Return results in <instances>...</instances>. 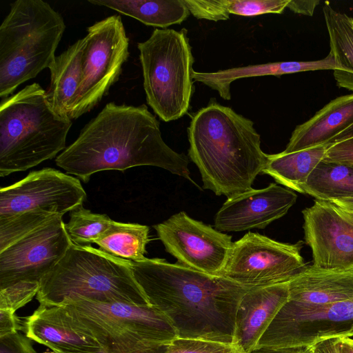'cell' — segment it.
I'll return each instance as SVG.
<instances>
[{"mask_svg":"<svg viewBox=\"0 0 353 353\" xmlns=\"http://www.w3.org/2000/svg\"><path fill=\"white\" fill-rule=\"evenodd\" d=\"M303 216L313 265L322 269L353 266V212L331 201L316 200L303 210Z\"/></svg>","mask_w":353,"mask_h":353,"instance_id":"obj_15","label":"cell"},{"mask_svg":"<svg viewBox=\"0 0 353 353\" xmlns=\"http://www.w3.org/2000/svg\"><path fill=\"white\" fill-rule=\"evenodd\" d=\"M319 3V0H290L287 8L296 14L311 17Z\"/></svg>","mask_w":353,"mask_h":353,"instance_id":"obj_37","label":"cell"},{"mask_svg":"<svg viewBox=\"0 0 353 353\" xmlns=\"http://www.w3.org/2000/svg\"><path fill=\"white\" fill-rule=\"evenodd\" d=\"M72 120L56 113L37 83L0 103V176L25 171L65 148Z\"/></svg>","mask_w":353,"mask_h":353,"instance_id":"obj_4","label":"cell"},{"mask_svg":"<svg viewBox=\"0 0 353 353\" xmlns=\"http://www.w3.org/2000/svg\"><path fill=\"white\" fill-rule=\"evenodd\" d=\"M113 220L107 214L92 212L83 205L70 212L65 230L74 244L90 245L109 228Z\"/></svg>","mask_w":353,"mask_h":353,"instance_id":"obj_28","label":"cell"},{"mask_svg":"<svg viewBox=\"0 0 353 353\" xmlns=\"http://www.w3.org/2000/svg\"><path fill=\"white\" fill-rule=\"evenodd\" d=\"M336 205L351 212H353V197L330 201Z\"/></svg>","mask_w":353,"mask_h":353,"instance_id":"obj_43","label":"cell"},{"mask_svg":"<svg viewBox=\"0 0 353 353\" xmlns=\"http://www.w3.org/2000/svg\"><path fill=\"white\" fill-rule=\"evenodd\" d=\"M187 33L156 28L137 44L147 103L165 122L182 117L190 107L194 57Z\"/></svg>","mask_w":353,"mask_h":353,"instance_id":"obj_8","label":"cell"},{"mask_svg":"<svg viewBox=\"0 0 353 353\" xmlns=\"http://www.w3.org/2000/svg\"><path fill=\"white\" fill-rule=\"evenodd\" d=\"M43 353H54V352H45Z\"/></svg>","mask_w":353,"mask_h":353,"instance_id":"obj_46","label":"cell"},{"mask_svg":"<svg viewBox=\"0 0 353 353\" xmlns=\"http://www.w3.org/2000/svg\"><path fill=\"white\" fill-rule=\"evenodd\" d=\"M323 159L353 164V137L338 143L327 144Z\"/></svg>","mask_w":353,"mask_h":353,"instance_id":"obj_35","label":"cell"},{"mask_svg":"<svg viewBox=\"0 0 353 353\" xmlns=\"http://www.w3.org/2000/svg\"><path fill=\"white\" fill-rule=\"evenodd\" d=\"M303 353H316L314 345L305 347Z\"/></svg>","mask_w":353,"mask_h":353,"instance_id":"obj_44","label":"cell"},{"mask_svg":"<svg viewBox=\"0 0 353 353\" xmlns=\"http://www.w3.org/2000/svg\"><path fill=\"white\" fill-rule=\"evenodd\" d=\"M78 298L150 305L134 279L130 261L91 245L72 243L41 281L36 299L41 305H58L65 300Z\"/></svg>","mask_w":353,"mask_h":353,"instance_id":"obj_5","label":"cell"},{"mask_svg":"<svg viewBox=\"0 0 353 353\" xmlns=\"http://www.w3.org/2000/svg\"><path fill=\"white\" fill-rule=\"evenodd\" d=\"M88 2L114 10L145 25L162 29L181 23L190 14L183 0H88Z\"/></svg>","mask_w":353,"mask_h":353,"instance_id":"obj_24","label":"cell"},{"mask_svg":"<svg viewBox=\"0 0 353 353\" xmlns=\"http://www.w3.org/2000/svg\"><path fill=\"white\" fill-rule=\"evenodd\" d=\"M55 163L84 183L98 172L150 165L198 186L190 177L187 156L164 142L159 122L145 104L107 103L56 157Z\"/></svg>","mask_w":353,"mask_h":353,"instance_id":"obj_1","label":"cell"},{"mask_svg":"<svg viewBox=\"0 0 353 353\" xmlns=\"http://www.w3.org/2000/svg\"><path fill=\"white\" fill-rule=\"evenodd\" d=\"M76 327L106 351H130L168 344L177 337L168 319L151 305L104 303L84 298L59 305Z\"/></svg>","mask_w":353,"mask_h":353,"instance_id":"obj_7","label":"cell"},{"mask_svg":"<svg viewBox=\"0 0 353 353\" xmlns=\"http://www.w3.org/2000/svg\"><path fill=\"white\" fill-rule=\"evenodd\" d=\"M82 77L70 114L76 119L90 112L119 79L129 57V39L120 15L108 17L87 28Z\"/></svg>","mask_w":353,"mask_h":353,"instance_id":"obj_9","label":"cell"},{"mask_svg":"<svg viewBox=\"0 0 353 353\" xmlns=\"http://www.w3.org/2000/svg\"><path fill=\"white\" fill-rule=\"evenodd\" d=\"M336 68L335 59L329 52L320 60L309 61H283L232 68L217 72L192 71V78L217 91L225 100L231 99L230 85L239 79L261 76H281L286 74Z\"/></svg>","mask_w":353,"mask_h":353,"instance_id":"obj_21","label":"cell"},{"mask_svg":"<svg viewBox=\"0 0 353 353\" xmlns=\"http://www.w3.org/2000/svg\"><path fill=\"white\" fill-rule=\"evenodd\" d=\"M313 345L316 353H343L339 337L325 339Z\"/></svg>","mask_w":353,"mask_h":353,"instance_id":"obj_38","label":"cell"},{"mask_svg":"<svg viewBox=\"0 0 353 353\" xmlns=\"http://www.w3.org/2000/svg\"><path fill=\"white\" fill-rule=\"evenodd\" d=\"M168 344H159L152 347L137 349L130 351H106L103 349L92 353H165ZM63 353V352H54Z\"/></svg>","mask_w":353,"mask_h":353,"instance_id":"obj_39","label":"cell"},{"mask_svg":"<svg viewBox=\"0 0 353 353\" xmlns=\"http://www.w3.org/2000/svg\"><path fill=\"white\" fill-rule=\"evenodd\" d=\"M188 136V156L203 188L217 196L230 199L250 190L267 163L252 121L214 101L193 115Z\"/></svg>","mask_w":353,"mask_h":353,"instance_id":"obj_3","label":"cell"},{"mask_svg":"<svg viewBox=\"0 0 353 353\" xmlns=\"http://www.w3.org/2000/svg\"><path fill=\"white\" fill-rule=\"evenodd\" d=\"M341 348L343 353H353V336L339 337Z\"/></svg>","mask_w":353,"mask_h":353,"instance_id":"obj_42","label":"cell"},{"mask_svg":"<svg viewBox=\"0 0 353 353\" xmlns=\"http://www.w3.org/2000/svg\"><path fill=\"white\" fill-rule=\"evenodd\" d=\"M303 244L249 232L232 243L220 276L247 288L289 283L307 268L301 254Z\"/></svg>","mask_w":353,"mask_h":353,"instance_id":"obj_10","label":"cell"},{"mask_svg":"<svg viewBox=\"0 0 353 353\" xmlns=\"http://www.w3.org/2000/svg\"><path fill=\"white\" fill-rule=\"evenodd\" d=\"M304 348H274L256 347L249 353H303Z\"/></svg>","mask_w":353,"mask_h":353,"instance_id":"obj_40","label":"cell"},{"mask_svg":"<svg viewBox=\"0 0 353 353\" xmlns=\"http://www.w3.org/2000/svg\"><path fill=\"white\" fill-rule=\"evenodd\" d=\"M352 328L353 299L324 305L288 300L256 347L305 348L325 339L345 336Z\"/></svg>","mask_w":353,"mask_h":353,"instance_id":"obj_11","label":"cell"},{"mask_svg":"<svg viewBox=\"0 0 353 353\" xmlns=\"http://www.w3.org/2000/svg\"><path fill=\"white\" fill-rule=\"evenodd\" d=\"M40 283L19 281L0 289V309L15 312L37 296Z\"/></svg>","mask_w":353,"mask_h":353,"instance_id":"obj_32","label":"cell"},{"mask_svg":"<svg viewBox=\"0 0 353 353\" xmlns=\"http://www.w3.org/2000/svg\"><path fill=\"white\" fill-rule=\"evenodd\" d=\"M353 137V124L333 138L327 144L338 143Z\"/></svg>","mask_w":353,"mask_h":353,"instance_id":"obj_41","label":"cell"},{"mask_svg":"<svg viewBox=\"0 0 353 353\" xmlns=\"http://www.w3.org/2000/svg\"><path fill=\"white\" fill-rule=\"evenodd\" d=\"M84 44V37L77 40L56 56L48 68L50 83L47 98L54 111L62 117H69L79 88Z\"/></svg>","mask_w":353,"mask_h":353,"instance_id":"obj_22","label":"cell"},{"mask_svg":"<svg viewBox=\"0 0 353 353\" xmlns=\"http://www.w3.org/2000/svg\"><path fill=\"white\" fill-rule=\"evenodd\" d=\"M345 336H353V328L347 333Z\"/></svg>","mask_w":353,"mask_h":353,"instance_id":"obj_45","label":"cell"},{"mask_svg":"<svg viewBox=\"0 0 353 353\" xmlns=\"http://www.w3.org/2000/svg\"><path fill=\"white\" fill-rule=\"evenodd\" d=\"M87 194L79 179L46 168L0 189V219L34 210L63 216L83 205Z\"/></svg>","mask_w":353,"mask_h":353,"instance_id":"obj_13","label":"cell"},{"mask_svg":"<svg viewBox=\"0 0 353 353\" xmlns=\"http://www.w3.org/2000/svg\"><path fill=\"white\" fill-rule=\"evenodd\" d=\"M153 227L165 250L177 263L220 276L233 243L232 236L192 219L183 211Z\"/></svg>","mask_w":353,"mask_h":353,"instance_id":"obj_12","label":"cell"},{"mask_svg":"<svg viewBox=\"0 0 353 353\" xmlns=\"http://www.w3.org/2000/svg\"><path fill=\"white\" fill-rule=\"evenodd\" d=\"M0 353H37L32 340L19 332L0 337Z\"/></svg>","mask_w":353,"mask_h":353,"instance_id":"obj_34","label":"cell"},{"mask_svg":"<svg viewBox=\"0 0 353 353\" xmlns=\"http://www.w3.org/2000/svg\"><path fill=\"white\" fill-rule=\"evenodd\" d=\"M24 319L25 334L54 352L92 353L102 349L94 338L74 325L61 305L39 304Z\"/></svg>","mask_w":353,"mask_h":353,"instance_id":"obj_18","label":"cell"},{"mask_svg":"<svg viewBox=\"0 0 353 353\" xmlns=\"http://www.w3.org/2000/svg\"><path fill=\"white\" fill-rule=\"evenodd\" d=\"M353 124V94L330 101L307 121L296 125L284 152L327 144Z\"/></svg>","mask_w":353,"mask_h":353,"instance_id":"obj_20","label":"cell"},{"mask_svg":"<svg viewBox=\"0 0 353 353\" xmlns=\"http://www.w3.org/2000/svg\"><path fill=\"white\" fill-rule=\"evenodd\" d=\"M327 144L293 152L268 154L262 173L276 183L303 194V186L316 165L324 159Z\"/></svg>","mask_w":353,"mask_h":353,"instance_id":"obj_25","label":"cell"},{"mask_svg":"<svg viewBox=\"0 0 353 353\" xmlns=\"http://www.w3.org/2000/svg\"><path fill=\"white\" fill-rule=\"evenodd\" d=\"M165 353H242L234 344L199 339L176 337Z\"/></svg>","mask_w":353,"mask_h":353,"instance_id":"obj_30","label":"cell"},{"mask_svg":"<svg viewBox=\"0 0 353 353\" xmlns=\"http://www.w3.org/2000/svg\"><path fill=\"white\" fill-rule=\"evenodd\" d=\"M316 200L330 201L353 197V164L323 159L302 188Z\"/></svg>","mask_w":353,"mask_h":353,"instance_id":"obj_26","label":"cell"},{"mask_svg":"<svg viewBox=\"0 0 353 353\" xmlns=\"http://www.w3.org/2000/svg\"><path fill=\"white\" fill-rule=\"evenodd\" d=\"M289 299L288 283L251 288L242 297L236 314L233 343L249 353Z\"/></svg>","mask_w":353,"mask_h":353,"instance_id":"obj_17","label":"cell"},{"mask_svg":"<svg viewBox=\"0 0 353 353\" xmlns=\"http://www.w3.org/2000/svg\"><path fill=\"white\" fill-rule=\"evenodd\" d=\"M149 241L148 226L113 221L95 243L112 256L135 262L146 258L145 247Z\"/></svg>","mask_w":353,"mask_h":353,"instance_id":"obj_27","label":"cell"},{"mask_svg":"<svg viewBox=\"0 0 353 353\" xmlns=\"http://www.w3.org/2000/svg\"><path fill=\"white\" fill-rule=\"evenodd\" d=\"M72 243L63 216L0 251V289L19 281L41 283Z\"/></svg>","mask_w":353,"mask_h":353,"instance_id":"obj_14","label":"cell"},{"mask_svg":"<svg viewBox=\"0 0 353 353\" xmlns=\"http://www.w3.org/2000/svg\"><path fill=\"white\" fill-rule=\"evenodd\" d=\"M289 301L324 305L353 299V266L322 269L310 265L288 283Z\"/></svg>","mask_w":353,"mask_h":353,"instance_id":"obj_19","label":"cell"},{"mask_svg":"<svg viewBox=\"0 0 353 353\" xmlns=\"http://www.w3.org/2000/svg\"><path fill=\"white\" fill-rule=\"evenodd\" d=\"M59 216L62 215L34 210L0 219V251Z\"/></svg>","mask_w":353,"mask_h":353,"instance_id":"obj_29","label":"cell"},{"mask_svg":"<svg viewBox=\"0 0 353 353\" xmlns=\"http://www.w3.org/2000/svg\"><path fill=\"white\" fill-rule=\"evenodd\" d=\"M24 331V321L9 310L0 309V337Z\"/></svg>","mask_w":353,"mask_h":353,"instance_id":"obj_36","label":"cell"},{"mask_svg":"<svg viewBox=\"0 0 353 353\" xmlns=\"http://www.w3.org/2000/svg\"><path fill=\"white\" fill-rule=\"evenodd\" d=\"M330 40V52L337 68L333 74L339 88L353 92V17L335 10L328 2L322 8Z\"/></svg>","mask_w":353,"mask_h":353,"instance_id":"obj_23","label":"cell"},{"mask_svg":"<svg viewBox=\"0 0 353 353\" xmlns=\"http://www.w3.org/2000/svg\"><path fill=\"white\" fill-rule=\"evenodd\" d=\"M296 193L274 183L228 199L216 212L214 228L220 232L264 229L285 215L296 203Z\"/></svg>","mask_w":353,"mask_h":353,"instance_id":"obj_16","label":"cell"},{"mask_svg":"<svg viewBox=\"0 0 353 353\" xmlns=\"http://www.w3.org/2000/svg\"><path fill=\"white\" fill-rule=\"evenodd\" d=\"M62 16L42 0H17L0 26V98L48 68L62 38Z\"/></svg>","mask_w":353,"mask_h":353,"instance_id":"obj_6","label":"cell"},{"mask_svg":"<svg viewBox=\"0 0 353 353\" xmlns=\"http://www.w3.org/2000/svg\"><path fill=\"white\" fill-rule=\"evenodd\" d=\"M290 0H225L230 14L243 17L275 13L281 14L287 8Z\"/></svg>","mask_w":353,"mask_h":353,"instance_id":"obj_31","label":"cell"},{"mask_svg":"<svg viewBox=\"0 0 353 353\" xmlns=\"http://www.w3.org/2000/svg\"><path fill=\"white\" fill-rule=\"evenodd\" d=\"M190 13L197 19L218 21L230 18L225 0H183Z\"/></svg>","mask_w":353,"mask_h":353,"instance_id":"obj_33","label":"cell"},{"mask_svg":"<svg viewBox=\"0 0 353 353\" xmlns=\"http://www.w3.org/2000/svg\"><path fill=\"white\" fill-rule=\"evenodd\" d=\"M149 303L170 321L177 337L233 343L239 304L251 288L163 259L130 261Z\"/></svg>","mask_w":353,"mask_h":353,"instance_id":"obj_2","label":"cell"}]
</instances>
